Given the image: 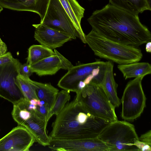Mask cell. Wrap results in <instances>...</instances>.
<instances>
[{
	"label": "cell",
	"mask_w": 151,
	"mask_h": 151,
	"mask_svg": "<svg viewBox=\"0 0 151 151\" xmlns=\"http://www.w3.org/2000/svg\"><path fill=\"white\" fill-rule=\"evenodd\" d=\"M113 68V63L107 61L104 77L101 85L111 103L116 107H119L121 103V100L117 95L118 85L114 79Z\"/></svg>",
	"instance_id": "9a60e30c"
},
{
	"label": "cell",
	"mask_w": 151,
	"mask_h": 151,
	"mask_svg": "<svg viewBox=\"0 0 151 151\" xmlns=\"http://www.w3.org/2000/svg\"><path fill=\"white\" fill-rule=\"evenodd\" d=\"M7 50L6 46L0 38V55L6 53Z\"/></svg>",
	"instance_id": "f546056e"
},
{
	"label": "cell",
	"mask_w": 151,
	"mask_h": 151,
	"mask_svg": "<svg viewBox=\"0 0 151 151\" xmlns=\"http://www.w3.org/2000/svg\"><path fill=\"white\" fill-rule=\"evenodd\" d=\"M14 58L10 52H8L0 55V65L12 61Z\"/></svg>",
	"instance_id": "83f0119b"
},
{
	"label": "cell",
	"mask_w": 151,
	"mask_h": 151,
	"mask_svg": "<svg viewBox=\"0 0 151 151\" xmlns=\"http://www.w3.org/2000/svg\"><path fill=\"white\" fill-rule=\"evenodd\" d=\"M145 50L147 52L151 53V42L150 41H148L146 43Z\"/></svg>",
	"instance_id": "4dcf8cb0"
},
{
	"label": "cell",
	"mask_w": 151,
	"mask_h": 151,
	"mask_svg": "<svg viewBox=\"0 0 151 151\" xmlns=\"http://www.w3.org/2000/svg\"><path fill=\"white\" fill-rule=\"evenodd\" d=\"M19 72L20 75L27 78H29L33 73L27 62L23 64H21L19 68Z\"/></svg>",
	"instance_id": "d4e9b609"
},
{
	"label": "cell",
	"mask_w": 151,
	"mask_h": 151,
	"mask_svg": "<svg viewBox=\"0 0 151 151\" xmlns=\"http://www.w3.org/2000/svg\"><path fill=\"white\" fill-rule=\"evenodd\" d=\"M48 147L57 151H109V147L97 137L78 139H51Z\"/></svg>",
	"instance_id": "30bf717a"
},
{
	"label": "cell",
	"mask_w": 151,
	"mask_h": 151,
	"mask_svg": "<svg viewBox=\"0 0 151 151\" xmlns=\"http://www.w3.org/2000/svg\"><path fill=\"white\" fill-rule=\"evenodd\" d=\"M21 63L17 59L0 65V96L13 104L24 98L16 83Z\"/></svg>",
	"instance_id": "ba28073f"
},
{
	"label": "cell",
	"mask_w": 151,
	"mask_h": 151,
	"mask_svg": "<svg viewBox=\"0 0 151 151\" xmlns=\"http://www.w3.org/2000/svg\"><path fill=\"white\" fill-rule=\"evenodd\" d=\"M106 66V62L100 59H97L92 63L73 65L60 78L57 85L64 90L76 93L79 82L84 81L91 74L95 77L97 84H101Z\"/></svg>",
	"instance_id": "8992f818"
},
{
	"label": "cell",
	"mask_w": 151,
	"mask_h": 151,
	"mask_svg": "<svg viewBox=\"0 0 151 151\" xmlns=\"http://www.w3.org/2000/svg\"><path fill=\"white\" fill-rule=\"evenodd\" d=\"M140 141L146 143L151 146V131L150 130L141 135L139 137Z\"/></svg>",
	"instance_id": "f1b7e54d"
},
{
	"label": "cell",
	"mask_w": 151,
	"mask_h": 151,
	"mask_svg": "<svg viewBox=\"0 0 151 151\" xmlns=\"http://www.w3.org/2000/svg\"></svg>",
	"instance_id": "836d02e7"
},
{
	"label": "cell",
	"mask_w": 151,
	"mask_h": 151,
	"mask_svg": "<svg viewBox=\"0 0 151 151\" xmlns=\"http://www.w3.org/2000/svg\"><path fill=\"white\" fill-rule=\"evenodd\" d=\"M135 145L139 149V151H151V147L148 144L137 140L135 142Z\"/></svg>",
	"instance_id": "4316f807"
},
{
	"label": "cell",
	"mask_w": 151,
	"mask_h": 151,
	"mask_svg": "<svg viewBox=\"0 0 151 151\" xmlns=\"http://www.w3.org/2000/svg\"><path fill=\"white\" fill-rule=\"evenodd\" d=\"M87 20L92 30L120 43L139 47L151 41L150 32L138 15L110 3L95 11Z\"/></svg>",
	"instance_id": "6da1fadb"
},
{
	"label": "cell",
	"mask_w": 151,
	"mask_h": 151,
	"mask_svg": "<svg viewBox=\"0 0 151 151\" xmlns=\"http://www.w3.org/2000/svg\"><path fill=\"white\" fill-rule=\"evenodd\" d=\"M85 39L95 55L118 65L139 62L142 58L139 47L113 41L92 29L86 35Z\"/></svg>",
	"instance_id": "3957f363"
},
{
	"label": "cell",
	"mask_w": 151,
	"mask_h": 151,
	"mask_svg": "<svg viewBox=\"0 0 151 151\" xmlns=\"http://www.w3.org/2000/svg\"><path fill=\"white\" fill-rule=\"evenodd\" d=\"M3 8L0 5V12L3 10Z\"/></svg>",
	"instance_id": "d6a6232c"
},
{
	"label": "cell",
	"mask_w": 151,
	"mask_h": 151,
	"mask_svg": "<svg viewBox=\"0 0 151 151\" xmlns=\"http://www.w3.org/2000/svg\"><path fill=\"white\" fill-rule=\"evenodd\" d=\"M147 1L149 6L151 7V0H147Z\"/></svg>",
	"instance_id": "1f68e13d"
},
{
	"label": "cell",
	"mask_w": 151,
	"mask_h": 151,
	"mask_svg": "<svg viewBox=\"0 0 151 151\" xmlns=\"http://www.w3.org/2000/svg\"><path fill=\"white\" fill-rule=\"evenodd\" d=\"M97 137L109 147V151H139L135 145L139 139L134 126L125 121L111 122Z\"/></svg>",
	"instance_id": "277c9868"
},
{
	"label": "cell",
	"mask_w": 151,
	"mask_h": 151,
	"mask_svg": "<svg viewBox=\"0 0 151 151\" xmlns=\"http://www.w3.org/2000/svg\"><path fill=\"white\" fill-rule=\"evenodd\" d=\"M0 5L12 10L35 12L34 0H0Z\"/></svg>",
	"instance_id": "ffe728a7"
},
{
	"label": "cell",
	"mask_w": 151,
	"mask_h": 151,
	"mask_svg": "<svg viewBox=\"0 0 151 151\" xmlns=\"http://www.w3.org/2000/svg\"><path fill=\"white\" fill-rule=\"evenodd\" d=\"M40 23L67 35L72 39L79 37L70 18L59 0H49L45 16Z\"/></svg>",
	"instance_id": "9c48e42d"
},
{
	"label": "cell",
	"mask_w": 151,
	"mask_h": 151,
	"mask_svg": "<svg viewBox=\"0 0 151 151\" xmlns=\"http://www.w3.org/2000/svg\"><path fill=\"white\" fill-rule=\"evenodd\" d=\"M76 95L83 106L92 114L111 122L118 120L115 107L101 85L91 81L76 93Z\"/></svg>",
	"instance_id": "5b68a950"
},
{
	"label": "cell",
	"mask_w": 151,
	"mask_h": 151,
	"mask_svg": "<svg viewBox=\"0 0 151 151\" xmlns=\"http://www.w3.org/2000/svg\"><path fill=\"white\" fill-rule=\"evenodd\" d=\"M135 62L118 65L117 68L125 79L150 74L151 65L147 62Z\"/></svg>",
	"instance_id": "2e32d148"
},
{
	"label": "cell",
	"mask_w": 151,
	"mask_h": 151,
	"mask_svg": "<svg viewBox=\"0 0 151 151\" xmlns=\"http://www.w3.org/2000/svg\"><path fill=\"white\" fill-rule=\"evenodd\" d=\"M70 99V91L65 90L59 92L56 98L54 104L50 111L48 117L49 120L54 115H58L63 109L66 103Z\"/></svg>",
	"instance_id": "44dd1931"
},
{
	"label": "cell",
	"mask_w": 151,
	"mask_h": 151,
	"mask_svg": "<svg viewBox=\"0 0 151 151\" xmlns=\"http://www.w3.org/2000/svg\"><path fill=\"white\" fill-rule=\"evenodd\" d=\"M126 0L139 13H142L145 10H151V7L149 5L147 0Z\"/></svg>",
	"instance_id": "603a6c76"
},
{
	"label": "cell",
	"mask_w": 151,
	"mask_h": 151,
	"mask_svg": "<svg viewBox=\"0 0 151 151\" xmlns=\"http://www.w3.org/2000/svg\"><path fill=\"white\" fill-rule=\"evenodd\" d=\"M55 54L29 65L32 72L39 76L51 75L60 69L68 70L73 65L56 50Z\"/></svg>",
	"instance_id": "7c38bea8"
},
{
	"label": "cell",
	"mask_w": 151,
	"mask_h": 151,
	"mask_svg": "<svg viewBox=\"0 0 151 151\" xmlns=\"http://www.w3.org/2000/svg\"><path fill=\"white\" fill-rule=\"evenodd\" d=\"M49 0H34L35 13L40 18V22L43 20L46 14Z\"/></svg>",
	"instance_id": "7402d4cb"
},
{
	"label": "cell",
	"mask_w": 151,
	"mask_h": 151,
	"mask_svg": "<svg viewBox=\"0 0 151 151\" xmlns=\"http://www.w3.org/2000/svg\"><path fill=\"white\" fill-rule=\"evenodd\" d=\"M37 109L38 112L48 122V114L50 109L47 104H45L41 106H37Z\"/></svg>",
	"instance_id": "484cf974"
},
{
	"label": "cell",
	"mask_w": 151,
	"mask_h": 151,
	"mask_svg": "<svg viewBox=\"0 0 151 151\" xmlns=\"http://www.w3.org/2000/svg\"><path fill=\"white\" fill-rule=\"evenodd\" d=\"M110 122L91 113L76 95L56 115L49 135L51 139L95 138Z\"/></svg>",
	"instance_id": "7a4b0ae2"
},
{
	"label": "cell",
	"mask_w": 151,
	"mask_h": 151,
	"mask_svg": "<svg viewBox=\"0 0 151 151\" xmlns=\"http://www.w3.org/2000/svg\"><path fill=\"white\" fill-rule=\"evenodd\" d=\"M34 81L37 86L36 94L38 99L44 101L48 105L50 111L54 104L58 89L50 83Z\"/></svg>",
	"instance_id": "e0dca14e"
},
{
	"label": "cell",
	"mask_w": 151,
	"mask_h": 151,
	"mask_svg": "<svg viewBox=\"0 0 151 151\" xmlns=\"http://www.w3.org/2000/svg\"><path fill=\"white\" fill-rule=\"evenodd\" d=\"M34 37L41 45L53 49L62 46L72 39L67 35L48 27L42 23L32 25Z\"/></svg>",
	"instance_id": "4fadbf2b"
},
{
	"label": "cell",
	"mask_w": 151,
	"mask_h": 151,
	"mask_svg": "<svg viewBox=\"0 0 151 151\" xmlns=\"http://www.w3.org/2000/svg\"><path fill=\"white\" fill-rule=\"evenodd\" d=\"M35 142L25 127L18 125L0 139V151H28Z\"/></svg>",
	"instance_id": "8fae6325"
},
{
	"label": "cell",
	"mask_w": 151,
	"mask_h": 151,
	"mask_svg": "<svg viewBox=\"0 0 151 151\" xmlns=\"http://www.w3.org/2000/svg\"><path fill=\"white\" fill-rule=\"evenodd\" d=\"M16 83L24 98L29 100L34 99H38L36 94L37 86L34 81L19 74L17 77Z\"/></svg>",
	"instance_id": "d6986e66"
},
{
	"label": "cell",
	"mask_w": 151,
	"mask_h": 151,
	"mask_svg": "<svg viewBox=\"0 0 151 151\" xmlns=\"http://www.w3.org/2000/svg\"><path fill=\"white\" fill-rule=\"evenodd\" d=\"M67 13L79 36L84 43H86L85 35L81 25V21L84 17L85 9L76 0H59Z\"/></svg>",
	"instance_id": "5bb4252c"
},
{
	"label": "cell",
	"mask_w": 151,
	"mask_h": 151,
	"mask_svg": "<svg viewBox=\"0 0 151 151\" xmlns=\"http://www.w3.org/2000/svg\"><path fill=\"white\" fill-rule=\"evenodd\" d=\"M55 54L51 49L42 45H33L28 49L27 62L29 65Z\"/></svg>",
	"instance_id": "ac0fdd59"
},
{
	"label": "cell",
	"mask_w": 151,
	"mask_h": 151,
	"mask_svg": "<svg viewBox=\"0 0 151 151\" xmlns=\"http://www.w3.org/2000/svg\"><path fill=\"white\" fill-rule=\"evenodd\" d=\"M109 3L134 14L138 15V12L131 6L126 0H109Z\"/></svg>",
	"instance_id": "cb8c5ba5"
},
{
	"label": "cell",
	"mask_w": 151,
	"mask_h": 151,
	"mask_svg": "<svg viewBox=\"0 0 151 151\" xmlns=\"http://www.w3.org/2000/svg\"><path fill=\"white\" fill-rule=\"evenodd\" d=\"M145 76L135 78L127 84L121 100V116L124 120L133 122L140 116L146 106V98L142 82Z\"/></svg>",
	"instance_id": "52a82bcc"
}]
</instances>
